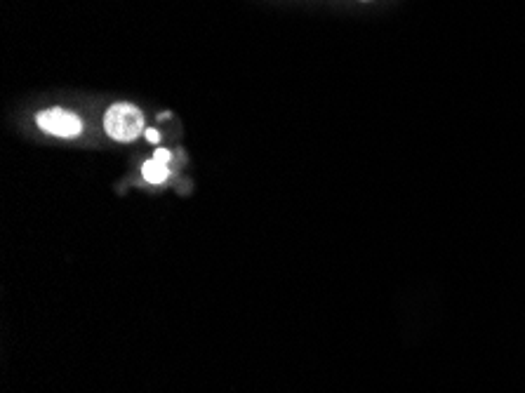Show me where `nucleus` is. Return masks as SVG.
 <instances>
[{
	"label": "nucleus",
	"mask_w": 525,
	"mask_h": 393,
	"mask_svg": "<svg viewBox=\"0 0 525 393\" xmlns=\"http://www.w3.org/2000/svg\"><path fill=\"white\" fill-rule=\"evenodd\" d=\"M104 132L114 139V142H135L137 137H142L146 132L142 109L130 102L111 104L104 113Z\"/></svg>",
	"instance_id": "obj_1"
},
{
	"label": "nucleus",
	"mask_w": 525,
	"mask_h": 393,
	"mask_svg": "<svg viewBox=\"0 0 525 393\" xmlns=\"http://www.w3.org/2000/svg\"><path fill=\"white\" fill-rule=\"evenodd\" d=\"M36 125L43 132H48L52 137L62 139H76L83 132L81 116H76L73 111H66L62 106H52V109H43L36 116Z\"/></svg>",
	"instance_id": "obj_2"
},
{
	"label": "nucleus",
	"mask_w": 525,
	"mask_h": 393,
	"mask_svg": "<svg viewBox=\"0 0 525 393\" xmlns=\"http://www.w3.org/2000/svg\"><path fill=\"white\" fill-rule=\"evenodd\" d=\"M142 175H144V179L149 184H163L165 179L170 177V170H168V165H165V163L156 161V158H151V161H146L142 165Z\"/></svg>",
	"instance_id": "obj_3"
},
{
	"label": "nucleus",
	"mask_w": 525,
	"mask_h": 393,
	"mask_svg": "<svg viewBox=\"0 0 525 393\" xmlns=\"http://www.w3.org/2000/svg\"><path fill=\"white\" fill-rule=\"evenodd\" d=\"M154 158H156V161H161V163L168 165V161H170V151H165V149H156Z\"/></svg>",
	"instance_id": "obj_4"
},
{
	"label": "nucleus",
	"mask_w": 525,
	"mask_h": 393,
	"mask_svg": "<svg viewBox=\"0 0 525 393\" xmlns=\"http://www.w3.org/2000/svg\"><path fill=\"white\" fill-rule=\"evenodd\" d=\"M144 135H146V139H149V142H151V144H156V142H158V139H161V135H158V130H146V132H144Z\"/></svg>",
	"instance_id": "obj_5"
}]
</instances>
